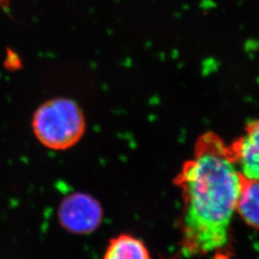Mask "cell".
<instances>
[{"label": "cell", "instance_id": "obj_1", "mask_svg": "<svg viewBox=\"0 0 259 259\" xmlns=\"http://www.w3.org/2000/svg\"><path fill=\"white\" fill-rule=\"evenodd\" d=\"M243 181L230 144L214 132L201 135L174 179L184 203L180 229L185 256L208 255L229 245Z\"/></svg>", "mask_w": 259, "mask_h": 259}, {"label": "cell", "instance_id": "obj_2", "mask_svg": "<svg viewBox=\"0 0 259 259\" xmlns=\"http://www.w3.org/2000/svg\"><path fill=\"white\" fill-rule=\"evenodd\" d=\"M85 117L77 103L65 97L53 98L37 108L32 128L37 140L47 149L72 148L85 132Z\"/></svg>", "mask_w": 259, "mask_h": 259}, {"label": "cell", "instance_id": "obj_3", "mask_svg": "<svg viewBox=\"0 0 259 259\" xmlns=\"http://www.w3.org/2000/svg\"><path fill=\"white\" fill-rule=\"evenodd\" d=\"M104 211L101 204L93 196L83 192L68 195L58 209L60 225L70 233L91 234L101 225Z\"/></svg>", "mask_w": 259, "mask_h": 259}, {"label": "cell", "instance_id": "obj_4", "mask_svg": "<svg viewBox=\"0 0 259 259\" xmlns=\"http://www.w3.org/2000/svg\"><path fill=\"white\" fill-rule=\"evenodd\" d=\"M233 160L246 179L259 180V117L249 121L230 144Z\"/></svg>", "mask_w": 259, "mask_h": 259}, {"label": "cell", "instance_id": "obj_5", "mask_svg": "<svg viewBox=\"0 0 259 259\" xmlns=\"http://www.w3.org/2000/svg\"><path fill=\"white\" fill-rule=\"evenodd\" d=\"M103 259H152L144 242L128 233L111 238Z\"/></svg>", "mask_w": 259, "mask_h": 259}, {"label": "cell", "instance_id": "obj_6", "mask_svg": "<svg viewBox=\"0 0 259 259\" xmlns=\"http://www.w3.org/2000/svg\"><path fill=\"white\" fill-rule=\"evenodd\" d=\"M236 213L249 227L259 231V180L244 177Z\"/></svg>", "mask_w": 259, "mask_h": 259}]
</instances>
